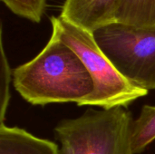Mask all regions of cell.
Instances as JSON below:
<instances>
[{"label": "cell", "instance_id": "obj_6", "mask_svg": "<svg viewBox=\"0 0 155 154\" xmlns=\"http://www.w3.org/2000/svg\"><path fill=\"white\" fill-rule=\"evenodd\" d=\"M0 154H61V148L24 129L0 124Z\"/></svg>", "mask_w": 155, "mask_h": 154}, {"label": "cell", "instance_id": "obj_9", "mask_svg": "<svg viewBox=\"0 0 155 154\" xmlns=\"http://www.w3.org/2000/svg\"><path fill=\"white\" fill-rule=\"evenodd\" d=\"M15 15L33 23H40L45 12L46 0H1Z\"/></svg>", "mask_w": 155, "mask_h": 154}, {"label": "cell", "instance_id": "obj_4", "mask_svg": "<svg viewBox=\"0 0 155 154\" xmlns=\"http://www.w3.org/2000/svg\"><path fill=\"white\" fill-rule=\"evenodd\" d=\"M93 34L127 81L146 91L155 90V28L114 23Z\"/></svg>", "mask_w": 155, "mask_h": 154}, {"label": "cell", "instance_id": "obj_5", "mask_svg": "<svg viewBox=\"0 0 155 154\" xmlns=\"http://www.w3.org/2000/svg\"><path fill=\"white\" fill-rule=\"evenodd\" d=\"M121 0H65L60 16L91 33L116 23Z\"/></svg>", "mask_w": 155, "mask_h": 154}, {"label": "cell", "instance_id": "obj_7", "mask_svg": "<svg viewBox=\"0 0 155 154\" xmlns=\"http://www.w3.org/2000/svg\"><path fill=\"white\" fill-rule=\"evenodd\" d=\"M116 23L155 28V0H121Z\"/></svg>", "mask_w": 155, "mask_h": 154}, {"label": "cell", "instance_id": "obj_1", "mask_svg": "<svg viewBox=\"0 0 155 154\" xmlns=\"http://www.w3.org/2000/svg\"><path fill=\"white\" fill-rule=\"evenodd\" d=\"M13 84L33 105L64 103L78 105L92 94L94 87L79 56L53 32L35 57L13 70Z\"/></svg>", "mask_w": 155, "mask_h": 154}, {"label": "cell", "instance_id": "obj_8", "mask_svg": "<svg viewBox=\"0 0 155 154\" xmlns=\"http://www.w3.org/2000/svg\"><path fill=\"white\" fill-rule=\"evenodd\" d=\"M155 141V106L144 105L138 119L134 120L131 129L133 154L142 153Z\"/></svg>", "mask_w": 155, "mask_h": 154}, {"label": "cell", "instance_id": "obj_10", "mask_svg": "<svg viewBox=\"0 0 155 154\" xmlns=\"http://www.w3.org/2000/svg\"><path fill=\"white\" fill-rule=\"evenodd\" d=\"M13 81L11 70L4 49L3 31L1 27V59H0V124L5 123L6 110L10 101V82Z\"/></svg>", "mask_w": 155, "mask_h": 154}, {"label": "cell", "instance_id": "obj_2", "mask_svg": "<svg viewBox=\"0 0 155 154\" xmlns=\"http://www.w3.org/2000/svg\"><path fill=\"white\" fill-rule=\"evenodd\" d=\"M53 33L81 59L94 82V92L78 105L98 106L103 109L127 108L148 91L127 81L97 44L93 33L59 16L51 18Z\"/></svg>", "mask_w": 155, "mask_h": 154}, {"label": "cell", "instance_id": "obj_11", "mask_svg": "<svg viewBox=\"0 0 155 154\" xmlns=\"http://www.w3.org/2000/svg\"><path fill=\"white\" fill-rule=\"evenodd\" d=\"M61 154H76L66 143H61Z\"/></svg>", "mask_w": 155, "mask_h": 154}, {"label": "cell", "instance_id": "obj_3", "mask_svg": "<svg viewBox=\"0 0 155 154\" xmlns=\"http://www.w3.org/2000/svg\"><path fill=\"white\" fill-rule=\"evenodd\" d=\"M132 113L125 107L88 110L74 119L60 122L54 129L60 143L76 154H133Z\"/></svg>", "mask_w": 155, "mask_h": 154}]
</instances>
